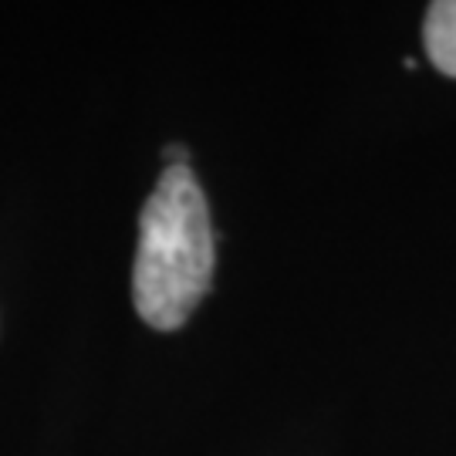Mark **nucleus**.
<instances>
[{
	"label": "nucleus",
	"mask_w": 456,
	"mask_h": 456,
	"mask_svg": "<svg viewBox=\"0 0 456 456\" xmlns=\"http://www.w3.org/2000/svg\"><path fill=\"white\" fill-rule=\"evenodd\" d=\"M213 227L190 166H166L139 216L132 301L156 331H176L210 291Z\"/></svg>",
	"instance_id": "nucleus-1"
},
{
	"label": "nucleus",
	"mask_w": 456,
	"mask_h": 456,
	"mask_svg": "<svg viewBox=\"0 0 456 456\" xmlns=\"http://www.w3.org/2000/svg\"><path fill=\"white\" fill-rule=\"evenodd\" d=\"M423 41L426 54L436 65V71L456 78V0L429 4L423 24Z\"/></svg>",
	"instance_id": "nucleus-2"
}]
</instances>
